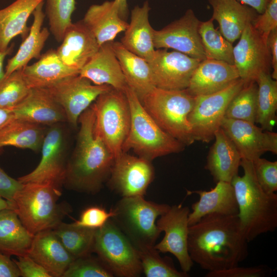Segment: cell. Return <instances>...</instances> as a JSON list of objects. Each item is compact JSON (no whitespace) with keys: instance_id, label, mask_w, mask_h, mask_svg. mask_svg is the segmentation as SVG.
Returning a JSON list of instances; mask_svg holds the SVG:
<instances>
[{"instance_id":"cell-11","label":"cell","mask_w":277,"mask_h":277,"mask_svg":"<svg viewBox=\"0 0 277 277\" xmlns=\"http://www.w3.org/2000/svg\"><path fill=\"white\" fill-rule=\"evenodd\" d=\"M244 85V82L240 78L219 92L194 96V106L188 121L195 141L208 143L214 139L230 102Z\"/></svg>"},{"instance_id":"cell-50","label":"cell","mask_w":277,"mask_h":277,"mask_svg":"<svg viewBox=\"0 0 277 277\" xmlns=\"http://www.w3.org/2000/svg\"><path fill=\"white\" fill-rule=\"evenodd\" d=\"M267 43L271 57L272 78L277 80V28L272 30L267 37Z\"/></svg>"},{"instance_id":"cell-53","label":"cell","mask_w":277,"mask_h":277,"mask_svg":"<svg viewBox=\"0 0 277 277\" xmlns=\"http://www.w3.org/2000/svg\"><path fill=\"white\" fill-rule=\"evenodd\" d=\"M118 11V13L121 17L126 21L128 16V6L127 0H114Z\"/></svg>"},{"instance_id":"cell-34","label":"cell","mask_w":277,"mask_h":277,"mask_svg":"<svg viewBox=\"0 0 277 277\" xmlns=\"http://www.w3.org/2000/svg\"><path fill=\"white\" fill-rule=\"evenodd\" d=\"M46 130L42 125L15 119L0 129V148L12 146L38 151Z\"/></svg>"},{"instance_id":"cell-39","label":"cell","mask_w":277,"mask_h":277,"mask_svg":"<svg viewBox=\"0 0 277 277\" xmlns=\"http://www.w3.org/2000/svg\"><path fill=\"white\" fill-rule=\"evenodd\" d=\"M154 246L136 249L141 261L142 272L147 277H186L188 273L180 271L172 260L162 257Z\"/></svg>"},{"instance_id":"cell-5","label":"cell","mask_w":277,"mask_h":277,"mask_svg":"<svg viewBox=\"0 0 277 277\" xmlns=\"http://www.w3.org/2000/svg\"><path fill=\"white\" fill-rule=\"evenodd\" d=\"M125 93L131 113L130 126L122 147L151 162L155 159L182 151L185 146L165 132L145 110L134 91L128 86Z\"/></svg>"},{"instance_id":"cell-8","label":"cell","mask_w":277,"mask_h":277,"mask_svg":"<svg viewBox=\"0 0 277 277\" xmlns=\"http://www.w3.org/2000/svg\"><path fill=\"white\" fill-rule=\"evenodd\" d=\"M91 106L95 116L94 132L116 158L123 152L130 126L131 113L126 94L112 88L100 95Z\"/></svg>"},{"instance_id":"cell-13","label":"cell","mask_w":277,"mask_h":277,"mask_svg":"<svg viewBox=\"0 0 277 277\" xmlns=\"http://www.w3.org/2000/svg\"><path fill=\"white\" fill-rule=\"evenodd\" d=\"M234 65L244 85L256 82L261 73L271 74V57L267 38L249 23L233 47Z\"/></svg>"},{"instance_id":"cell-43","label":"cell","mask_w":277,"mask_h":277,"mask_svg":"<svg viewBox=\"0 0 277 277\" xmlns=\"http://www.w3.org/2000/svg\"><path fill=\"white\" fill-rule=\"evenodd\" d=\"M256 179L261 188L269 193L277 190V162L259 157L252 161Z\"/></svg>"},{"instance_id":"cell-51","label":"cell","mask_w":277,"mask_h":277,"mask_svg":"<svg viewBox=\"0 0 277 277\" xmlns=\"http://www.w3.org/2000/svg\"><path fill=\"white\" fill-rule=\"evenodd\" d=\"M249 6L259 14L262 13L265 10L270 0H237Z\"/></svg>"},{"instance_id":"cell-54","label":"cell","mask_w":277,"mask_h":277,"mask_svg":"<svg viewBox=\"0 0 277 277\" xmlns=\"http://www.w3.org/2000/svg\"><path fill=\"white\" fill-rule=\"evenodd\" d=\"M13 46L11 45L5 51H0V81L5 76V71L4 70L3 68L4 60L6 56L11 54L13 51Z\"/></svg>"},{"instance_id":"cell-19","label":"cell","mask_w":277,"mask_h":277,"mask_svg":"<svg viewBox=\"0 0 277 277\" xmlns=\"http://www.w3.org/2000/svg\"><path fill=\"white\" fill-rule=\"evenodd\" d=\"M239 78L234 64L206 58L197 65L185 90L193 96L210 94L227 88Z\"/></svg>"},{"instance_id":"cell-35","label":"cell","mask_w":277,"mask_h":277,"mask_svg":"<svg viewBox=\"0 0 277 277\" xmlns=\"http://www.w3.org/2000/svg\"><path fill=\"white\" fill-rule=\"evenodd\" d=\"M256 83L258 85L257 112L255 123L264 130L272 131L276 123L277 81L271 74L261 73Z\"/></svg>"},{"instance_id":"cell-6","label":"cell","mask_w":277,"mask_h":277,"mask_svg":"<svg viewBox=\"0 0 277 277\" xmlns=\"http://www.w3.org/2000/svg\"><path fill=\"white\" fill-rule=\"evenodd\" d=\"M194 100V96L185 89L167 90L154 87L140 101L165 132L186 146L195 141L188 121Z\"/></svg>"},{"instance_id":"cell-10","label":"cell","mask_w":277,"mask_h":277,"mask_svg":"<svg viewBox=\"0 0 277 277\" xmlns=\"http://www.w3.org/2000/svg\"><path fill=\"white\" fill-rule=\"evenodd\" d=\"M63 123L47 129L41 147V160L33 170L18 178L20 183L49 184L62 190L68 160V135Z\"/></svg>"},{"instance_id":"cell-46","label":"cell","mask_w":277,"mask_h":277,"mask_svg":"<svg viewBox=\"0 0 277 277\" xmlns=\"http://www.w3.org/2000/svg\"><path fill=\"white\" fill-rule=\"evenodd\" d=\"M271 269L261 265L252 267H239L213 272H208L207 277H265L269 276Z\"/></svg>"},{"instance_id":"cell-9","label":"cell","mask_w":277,"mask_h":277,"mask_svg":"<svg viewBox=\"0 0 277 277\" xmlns=\"http://www.w3.org/2000/svg\"><path fill=\"white\" fill-rule=\"evenodd\" d=\"M92 252L114 276L137 277L143 273L137 250L111 218L96 229Z\"/></svg>"},{"instance_id":"cell-22","label":"cell","mask_w":277,"mask_h":277,"mask_svg":"<svg viewBox=\"0 0 277 277\" xmlns=\"http://www.w3.org/2000/svg\"><path fill=\"white\" fill-rule=\"evenodd\" d=\"M28 255L45 268L52 277H62L74 259L52 229L40 231L34 235Z\"/></svg>"},{"instance_id":"cell-21","label":"cell","mask_w":277,"mask_h":277,"mask_svg":"<svg viewBox=\"0 0 277 277\" xmlns=\"http://www.w3.org/2000/svg\"><path fill=\"white\" fill-rule=\"evenodd\" d=\"M15 119L42 125L67 122L64 110L45 88H34L12 110Z\"/></svg>"},{"instance_id":"cell-48","label":"cell","mask_w":277,"mask_h":277,"mask_svg":"<svg viewBox=\"0 0 277 277\" xmlns=\"http://www.w3.org/2000/svg\"><path fill=\"white\" fill-rule=\"evenodd\" d=\"M3 151L0 148V155ZM22 186L18 180L8 175L0 167V196L12 202L14 194Z\"/></svg>"},{"instance_id":"cell-38","label":"cell","mask_w":277,"mask_h":277,"mask_svg":"<svg viewBox=\"0 0 277 277\" xmlns=\"http://www.w3.org/2000/svg\"><path fill=\"white\" fill-rule=\"evenodd\" d=\"M258 85L256 82L244 85L230 102L225 118L255 123Z\"/></svg>"},{"instance_id":"cell-16","label":"cell","mask_w":277,"mask_h":277,"mask_svg":"<svg viewBox=\"0 0 277 277\" xmlns=\"http://www.w3.org/2000/svg\"><path fill=\"white\" fill-rule=\"evenodd\" d=\"M201 21L188 9L179 19L154 30L155 49H172L200 61L206 59L199 29Z\"/></svg>"},{"instance_id":"cell-25","label":"cell","mask_w":277,"mask_h":277,"mask_svg":"<svg viewBox=\"0 0 277 277\" xmlns=\"http://www.w3.org/2000/svg\"><path fill=\"white\" fill-rule=\"evenodd\" d=\"M151 8L145 1L142 6H135L131 12L130 23L121 38V43L127 50L150 62L155 50L154 29L149 21Z\"/></svg>"},{"instance_id":"cell-24","label":"cell","mask_w":277,"mask_h":277,"mask_svg":"<svg viewBox=\"0 0 277 277\" xmlns=\"http://www.w3.org/2000/svg\"><path fill=\"white\" fill-rule=\"evenodd\" d=\"M199 195L198 201L191 206L188 216L189 225L197 222L203 216L211 213L238 215V206L233 188L230 182L219 181L209 191H188Z\"/></svg>"},{"instance_id":"cell-41","label":"cell","mask_w":277,"mask_h":277,"mask_svg":"<svg viewBox=\"0 0 277 277\" xmlns=\"http://www.w3.org/2000/svg\"><path fill=\"white\" fill-rule=\"evenodd\" d=\"M75 9V0H46L50 30L58 42L62 41L66 30L72 23L71 16Z\"/></svg>"},{"instance_id":"cell-20","label":"cell","mask_w":277,"mask_h":277,"mask_svg":"<svg viewBox=\"0 0 277 277\" xmlns=\"http://www.w3.org/2000/svg\"><path fill=\"white\" fill-rule=\"evenodd\" d=\"M62 42L56 50L58 56L64 64L80 73L100 47L82 20L71 24Z\"/></svg>"},{"instance_id":"cell-30","label":"cell","mask_w":277,"mask_h":277,"mask_svg":"<svg viewBox=\"0 0 277 277\" xmlns=\"http://www.w3.org/2000/svg\"><path fill=\"white\" fill-rule=\"evenodd\" d=\"M111 46L128 86L140 100L155 87L149 63L126 49L121 42H112Z\"/></svg>"},{"instance_id":"cell-47","label":"cell","mask_w":277,"mask_h":277,"mask_svg":"<svg viewBox=\"0 0 277 277\" xmlns=\"http://www.w3.org/2000/svg\"><path fill=\"white\" fill-rule=\"evenodd\" d=\"M13 260L19 271L21 276L52 277L45 268L28 254L17 256V259Z\"/></svg>"},{"instance_id":"cell-42","label":"cell","mask_w":277,"mask_h":277,"mask_svg":"<svg viewBox=\"0 0 277 277\" xmlns=\"http://www.w3.org/2000/svg\"><path fill=\"white\" fill-rule=\"evenodd\" d=\"M112 273L97 257L90 254L74 259L62 277H113Z\"/></svg>"},{"instance_id":"cell-49","label":"cell","mask_w":277,"mask_h":277,"mask_svg":"<svg viewBox=\"0 0 277 277\" xmlns=\"http://www.w3.org/2000/svg\"><path fill=\"white\" fill-rule=\"evenodd\" d=\"M19 271L10 256L0 252V277H19Z\"/></svg>"},{"instance_id":"cell-14","label":"cell","mask_w":277,"mask_h":277,"mask_svg":"<svg viewBox=\"0 0 277 277\" xmlns=\"http://www.w3.org/2000/svg\"><path fill=\"white\" fill-rule=\"evenodd\" d=\"M190 212L182 204L170 206L157 219L159 230L164 232V236L154 248L162 253H170L177 260L182 271L188 273L193 262L188 251L189 231L188 216Z\"/></svg>"},{"instance_id":"cell-40","label":"cell","mask_w":277,"mask_h":277,"mask_svg":"<svg viewBox=\"0 0 277 277\" xmlns=\"http://www.w3.org/2000/svg\"><path fill=\"white\" fill-rule=\"evenodd\" d=\"M22 69L14 71L0 81V107L12 110L29 93L31 88L26 82Z\"/></svg>"},{"instance_id":"cell-32","label":"cell","mask_w":277,"mask_h":277,"mask_svg":"<svg viewBox=\"0 0 277 277\" xmlns=\"http://www.w3.org/2000/svg\"><path fill=\"white\" fill-rule=\"evenodd\" d=\"M44 0H16L0 9V51L7 49L12 39L21 35L25 39L29 28L27 24L30 15Z\"/></svg>"},{"instance_id":"cell-26","label":"cell","mask_w":277,"mask_h":277,"mask_svg":"<svg viewBox=\"0 0 277 277\" xmlns=\"http://www.w3.org/2000/svg\"><path fill=\"white\" fill-rule=\"evenodd\" d=\"M215 142L210 148L205 169L215 183L231 182L238 174L241 156L235 146L220 127L214 134Z\"/></svg>"},{"instance_id":"cell-33","label":"cell","mask_w":277,"mask_h":277,"mask_svg":"<svg viewBox=\"0 0 277 277\" xmlns=\"http://www.w3.org/2000/svg\"><path fill=\"white\" fill-rule=\"evenodd\" d=\"M34 235L14 210L0 211V252L17 257L28 254Z\"/></svg>"},{"instance_id":"cell-12","label":"cell","mask_w":277,"mask_h":277,"mask_svg":"<svg viewBox=\"0 0 277 277\" xmlns=\"http://www.w3.org/2000/svg\"><path fill=\"white\" fill-rule=\"evenodd\" d=\"M46 88L65 111L67 122L77 125L81 114L101 94L111 90L107 85L92 84L80 74L67 77Z\"/></svg>"},{"instance_id":"cell-2","label":"cell","mask_w":277,"mask_h":277,"mask_svg":"<svg viewBox=\"0 0 277 277\" xmlns=\"http://www.w3.org/2000/svg\"><path fill=\"white\" fill-rule=\"evenodd\" d=\"M94 112L90 106L80 115L76 145L68 158L63 186L69 190L95 194L107 181L115 158L94 132Z\"/></svg>"},{"instance_id":"cell-52","label":"cell","mask_w":277,"mask_h":277,"mask_svg":"<svg viewBox=\"0 0 277 277\" xmlns=\"http://www.w3.org/2000/svg\"><path fill=\"white\" fill-rule=\"evenodd\" d=\"M15 119L12 110L0 107V129Z\"/></svg>"},{"instance_id":"cell-28","label":"cell","mask_w":277,"mask_h":277,"mask_svg":"<svg viewBox=\"0 0 277 277\" xmlns=\"http://www.w3.org/2000/svg\"><path fill=\"white\" fill-rule=\"evenodd\" d=\"M213 9L212 18L219 24L220 31L231 44L239 39L257 14L256 11L237 0H208Z\"/></svg>"},{"instance_id":"cell-45","label":"cell","mask_w":277,"mask_h":277,"mask_svg":"<svg viewBox=\"0 0 277 277\" xmlns=\"http://www.w3.org/2000/svg\"><path fill=\"white\" fill-rule=\"evenodd\" d=\"M251 24L260 34L267 38L269 33L277 28V0H270L264 11L257 15Z\"/></svg>"},{"instance_id":"cell-55","label":"cell","mask_w":277,"mask_h":277,"mask_svg":"<svg viewBox=\"0 0 277 277\" xmlns=\"http://www.w3.org/2000/svg\"><path fill=\"white\" fill-rule=\"evenodd\" d=\"M6 209H13V203L0 196V211Z\"/></svg>"},{"instance_id":"cell-4","label":"cell","mask_w":277,"mask_h":277,"mask_svg":"<svg viewBox=\"0 0 277 277\" xmlns=\"http://www.w3.org/2000/svg\"><path fill=\"white\" fill-rule=\"evenodd\" d=\"M61 189L45 184L27 183L14 194L13 209L20 221L33 235L54 228L62 222L71 208L58 203Z\"/></svg>"},{"instance_id":"cell-18","label":"cell","mask_w":277,"mask_h":277,"mask_svg":"<svg viewBox=\"0 0 277 277\" xmlns=\"http://www.w3.org/2000/svg\"><path fill=\"white\" fill-rule=\"evenodd\" d=\"M221 128L232 141L242 159L253 161L266 152L277 154V133L249 122L224 118Z\"/></svg>"},{"instance_id":"cell-3","label":"cell","mask_w":277,"mask_h":277,"mask_svg":"<svg viewBox=\"0 0 277 277\" xmlns=\"http://www.w3.org/2000/svg\"><path fill=\"white\" fill-rule=\"evenodd\" d=\"M244 175L233 177V188L241 227L248 242L274 231L277 227V194L261 188L256 179L252 161L241 159Z\"/></svg>"},{"instance_id":"cell-36","label":"cell","mask_w":277,"mask_h":277,"mask_svg":"<svg viewBox=\"0 0 277 277\" xmlns=\"http://www.w3.org/2000/svg\"><path fill=\"white\" fill-rule=\"evenodd\" d=\"M97 229L61 222L52 229L68 252L76 259L91 254Z\"/></svg>"},{"instance_id":"cell-27","label":"cell","mask_w":277,"mask_h":277,"mask_svg":"<svg viewBox=\"0 0 277 277\" xmlns=\"http://www.w3.org/2000/svg\"><path fill=\"white\" fill-rule=\"evenodd\" d=\"M82 21L100 46L113 42L117 35L125 31L128 26L127 21L120 16L114 0L90 6Z\"/></svg>"},{"instance_id":"cell-23","label":"cell","mask_w":277,"mask_h":277,"mask_svg":"<svg viewBox=\"0 0 277 277\" xmlns=\"http://www.w3.org/2000/svg\"><path fill=\"white\" fill-rule=\"evenodd\" d=\"M80 75L95 85H107L124 91L128 86L111 42L102 45L81 70Z\"/></svg>"},{"instance_id":"cell-15","label":"cell","mask_w":277,"mask_h":277,"mask_svg":"<svg viewBox=\"0 0 277 277\" xmlns=\"http://www.w3.org/2000/svg\"><path fill=\"white\" fill-rule=\"evenodd\" d=\"M154 177L151 162L122 152L115 158L107 183L122 197L144 196Z\"/></svg>"},{"instance_id":"cell-7","label":"cell","mask_w":277,"mask_h":277,"mask_svg":"<svg viewBox=\"0 0 277 277\" xmlns=\"http://www.w3.org/2000/svg\"><path fill=\"white\" fill-rule=\"evenodd\" d=\"M170 207L143 196L122 197L112 209L111 219L137 249L152 247L162 233L156 220Z\"/></svg>"},{"instance_id":"cell-29","label":"cell","mask_w":277,"mask_h":277,"mask_svg":"<svg viewBox=\"0 0 277 277\" xmlns=\"http://www.w3.org/2000/svg\"><path fill=\"white\" fill-rule=\"evenodd\" d=\"M24 77L30 88H47L80 72L66 65L60 59L56 51L50 49L39 60L22 69Z\"/></svg>"},{"instance_id":"cell-1","label":"cell","mask_w":277,"mask_h":277,"mask_svg":"<svg viewBox=\"0 0 277 277\" xmlns=\"http://www.w3.org/2000/svg\"><path fill=\"white\" fill-rule=\"evenodd\" d=\"M248 243L238 215L209 214L189 227L190 257L208 272L239 265L247 257Z\"/></svg>"},{"instance_id":"cell-37","label":"cell","mask_w":277,"mask_h":277,"mask_svg":"<svg viewBox=\"0 0 277 277\" xmlns=\"http://www.w3.org/2000/svg\"><path fill=\"white\" fill-rule=\"evenodd\" d=\"M213 19L201 22L199 32L206 58L234 64L232 44L214 28Z\"/></svg>"},{"instance_id":"cell-17","label":"cell","mask_w":277,"mask_h":277,"mask_svg":"<svg viewBox=\"0 0 277 277\" xmlns=\"http://www.w3.org/2000/svg\"><path fill=\"white\" fill-rule=\"evenodd\" d=\"M201 61L167 49L155 50L149 63L155 87L167 90L186 89Z\"/></svg>"},{"instance_id":"cell-44","label":"cell","mask_w":277,"mask_h":277,"mask_svg":"<svg viewBox=\"0 0 277 277\" xmlns=\"http://www.w3.org/2000/svg\"><path fill=\"white\" fill-rule=\"evenodd\" d=\"M113 216L112 209L107 211L101 207L92 206L85 209L81 213L79 219L75 221L73 223L83 227L98 229Z\"/></svg>"},{"instance_id":"cell-31","label":"cell","mask_w":277,"mask_h":277,"mask_svg":"<svg viewBox=\"0 0 277 277\" xmlns=\"http://www.w3.org/2000/svg\"><path fill=\"white\" fill-rule=\"evenodd\" d=\"M43 5L44 1L33 11V21L29 33L16 54L8 60L4 77L24 68L32 59L40 57L41 52L50 34L47 28L42 29L45 17L43 11Z\"/></svg>"}]
</instances>
